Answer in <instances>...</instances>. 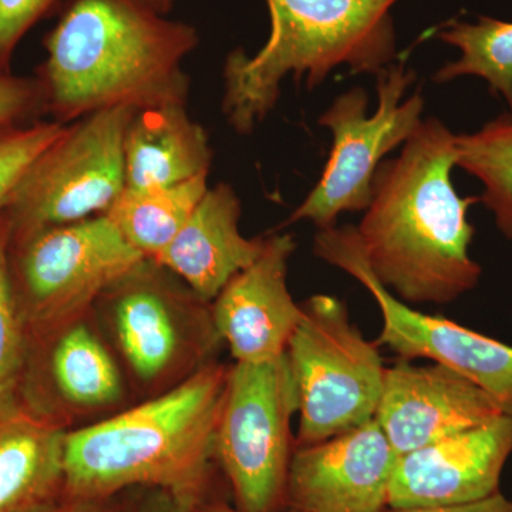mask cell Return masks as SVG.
Wrapping results in <instances>:
<instances>
[{
  "mask_svg": "<svg viewBox=\"0 0 512 512\" xmlns=\"http://www.w3.org/2000/svg\"><path fill=\"white\" fill-rule=\"evenodd\" d=\"M66 433L22 397L0 404V512H23L62 493Z\"/></svg>",
  "mask_w": 512,
  "mask_h": 512,
  "instance_id": "obj_18",
  "label": "cell"
},
{
  "mask_svg": "<svg viewBox=\"0 0 512 512\" xmlns=\"http://www.w3.org/2000/svg\"><path fill=\"white\" fill-rule=\"evenodd\" d=\"M229 367L212 362L165 392L67 430L63 493L110 500L131 488L205 498Z\"/></svg>",
  "mask_w": 512,
  "mask_h": 512,
  "instance_id": "obj_3",
  "label": "cell"
},
{
  "mask_svg": "<svg viewBox=\"0 0 512 512\" xmlns=\"http://www.w3.org/2000/svg\"><path fill=\"white\" fill-rule=\"evenodd\" d=\"M384 512H512V500L503 493L491 495L473 503L439 505V507L389 508Z\"/></svg>",
  "mask_w": 512,
  "mask_h": 512,
  "instance_id": "obj_29",
  "label": "cell"
},
{
  "mask_svg": "<svg viewBox=\"0 0 512 512\" xmlns=\"http://www.w3.org/2000/svg\"><path fill=\"white\" fill-rule=\"evenodd\" d=\"M286 356L299 400L296 447L332 439L375 419L382 397L380 346L350 319L348 306L330 295L301 303Z\"/></svg>",
  "mask_w": 512,
  "mask_h": 512,
  "instance_id": "obj_6",
  "label": "cell"
},
{
  "mask_svg": "<svg viewBox=\"0 0 512 512\" xmlns=\"http://www.w3.org/2000/svg\"><path fill=\"white\" fill-rule=\"evenodd\" d=\"M457 167L483 185L478 202L512 241V113L500 114L473 133L457 134Z\"/></svg>",
  "mask_w": 512,
  "mask_h": 512,
  "instance_id": "obj_22",
  "label": "cell"
},
{
  "mask_svg": "<svg viewBox=\"0 0 512 512\" xmlns=\"http://www.w3.org/2000/svg\"><path fill=\"white\" fill-rule=\"evenodd\" d=\"M92 312L121 367L150 396L210 365L224 343L211 302L151 258L117 279Z\"/></svg>",
  "mask_w": 512,
  "mask_h": 512,
  "instance_id": "obj_5",
  "label": "cell"
},
{
  "mask_svg": "<svg viewBox=\"0 0 512 512\" xmlns=\"http://www.w3.org/2000/svg\"><path fill=\"white\" fill-rule=\"evenodd\" d=\"M298 410V389L286 353L271 362L229 367L214 456L238 510L278 512L284 507L296 448L292 419Z\"/></svg>",
  "mask_w": 512,
  "mask_h": 512,
  "instance_id": "obj_8",
  "label": "cell"
},
{
  "mask_svg": "<svg viewBox=\"0 0 512 512\" xmlns=\"http://www.w3.org/2000/svg\"><path fill=\"white\" fill-rule=\"evenodd\" d=\"M45 113L39 80L0 72V130L36 121Z\"/></svg>",
  "mask_w": 512,
  "mask_h": 512,
  "instance_id": "obj_26",
  "label": "cell"
},
{
  "mask_svg": "<svg viewBox=\"0 0 512 512\" xmlns=\"http://www.w3.org/2000/svg\"><path fill=\"white\" fill-rule=\"evenodd\" d=\"M210 137L185 106L138 110L124 137L126 188L170 187L210 174Z\"/></svg>",
  "mask_w": 512,
  "mask_h": 512,
  "instance_id": "obj_19",
  "label": "cell"
},
{
  "mask_svg": "<svg viewBox=\"0 0 512 512\" xmlns=\"http://www.w3.org/2000/svg\"><path fill=\"white\" fill-rule=\"evenodd\" d=\"M67 124L33 121L0 130V212L18 187L30 165L46 150Z\"/></svg>",
  "mask_w": 512,
  "mask_h": 512,
  "instance_id": "obj_24",
  "label": "cell"
},
{
  "mask_svg": "<svg viewBox=\"0 0 512 512\" xmlns=\"http://www.w3.org/2000/svg\"><path fill=\"white\" fill-rule=\"evenodd\" d=\"M197 29L137 0H66L43 40L39 69L45 114L70 124L100 110L185 106L184 60Z\"/></svg>",
  "mask_w": 512,
  "mask_h": 512,
  "instance_id": "obj_2",
  "label": "cell"
},
{
  "mask_svg": "<svg viewBox=\"0 0 512 512\" xmlns=\"http://www.w3.org/2000/svg\"><path fill=\"white\" fill-rule=\"evenodd\" d=\"M136 500L121 504L123 512H192L195 505L160 490H147Z\"/></svg>",
  "mask_w": 512,
  "mask_h": 512,
  "instance_id": "obj_28",
  "label": "cell"
},
{
  "mask_svg": "<svg viewBox=\"0 0 512 512\" xmlns=\"http://www.w3.org/2000/svg\"><path fill=\"white\" fill-rule=\"evenodd\" d=\"M507 413L510 404L454 370L400 357L386 369L375 420L400 457Z\"/></svg>",
  "mask_w": 512,
  "mask_h": 512,
  "instance_id": "obj_13",
  "label": "cell"
},
{
  "mask_svg": "<svg viewBox=\"0 0 512 512\" xmlns=\"http://www.w3.org/2000/svg\"><path fill=\"white\" fill-rule=\"evenodd\" d=\"M456 136L439 119L423 120L400 156L377 168L356 227L373 274L407 305L457 301L483 276L470 252L478 197H460L451 180Z\"/></svg>",
  "mask_w": 512,
  "mask_h": 512,
  "instance_id": "obj_1",
  "label": "cell"
},
{
  "mask_svg": "<svg viewBox=\"0 0 512 512\" xmlns=\"http://www.w3.org/2000/svg\"><path fill=\"white\" fill-rule=\"evenodd\" d=\"M192 512H245L238 510L235 505L228 504L227 501L222 500H204L201 503L195 505L194 510ZM295 512V511H291Z\"/></svg>",
  "mask_w": 512,
  "mask_h": 512,
  "instance_id": "obj_30",
  "label": "cell"
},
{
  "mask_svg": "<svg viewBox=\"0 0 512 512\" xmlns=\"http://www.w3.org/2000/svg\"><path fill=\"white\" fill-rule=\"evenodd\" d=\"M66 0H0V72H12L20 40Z\"/></svg>",
  "mask_w": 512,
  "mask_h": 512,
  "instance_id": "obj_25",
  "label": "cell"
},
{
  "mask_svg": "<svg viewBox=\"0 0 512 512\" xmlns=\"http://www.w3.org/2000/svg\"><path fill=\"white\" fill-rule=\"evenodd\" d=\"M23 512H123V508L114 498L90 500V498L73 497L62 491L56 497Z\"/></svg>",
  "mask_w": 512,
  "mask_h": 512,
  "instance_id": "obj_27",
  "label": "cell"
},
{
  "mask_svg": "<svg viewBox=\"0 0 512 512\" xmlns=\"http://www.w3.org/2000/svg\"><path fill=\"white\" fill-rule=\"evenodd\" d=\"M137 2L148 9L154 10V12L160 13V15L167 16L173 9L175 0H137Z\"/></svg>",
  "mask_w": 512,
  "mask_h": 512,
  "instance_id": "obj_31",
  "label": "cell"
},
{
  "mask_svg": "<svg viewBox=\"0 0 512 512\" xmlns=\"http://www.w3.org/2000/svg\"><path fill=\"white\" fill-rule=\"evenodd\" d=\"M12 227L5 211L0 212V404L20 397L26 363L29 335L20 315L12 278L9 252Z\"/></svg>",
  "mask_w": 512,
  "mask_h": 512,
  "instance_id": "obj_23",
  "label": "cell"
},
{
  "mask_svg": "<svg viewBox=\"0 0 512 512\" xmlns=\"http://www.w3.org/2000/svg\"><path fill=\"white\" fill-rule=\"evenodd\" d=\"M136 110H100L64 127L6 205L12 239L107 214L126 188L124 137Z\"/></svg>",
  "mask_w": 512,
  "mask_h": 512,
  "instance_id": "obj_10",
  "label": "cell"
},
{
  "mask_svg": "<svg viewBox=\"0 0 512 512\" xmlns=\"http://www.w3.org/2000/svg\"><path fill=\"white\" fill-rule=\"evenodd\" d=\"M292 235L265 238L258 259L235 276L211 303L212 318L235 363L271 362L285 355L302 308L288 288Z\"/></svg>",
  "mask_w": 512,
  "mask_h": 512,
  "instance_id": "obj_15",
  "label": "cell"
},
{
  "mask_svg": "<svg viewBox=\"0 0 512 512\" xmlns=\"http://www.w3.org/2000/svg\"><path fill=\"white\" fill-rule=\"evenodd\" d=\"M143 258L107 215L12 239L10 278L29 339L89 315Z\"/></svg>",
  "mask_w": 512,
  "mask_h": 512,
  "instance_id": "obj_7",
  "label": "cell"
},
{
  "mask_svg": "<svg viewBox=\"0 0 512 512\" xmlns=\"http://www.w3.org/2000/svg\"><path fill=\"white\" fill-rule=\"evenodd\" d=\"M437 37L457 47L460 57L444 64L434 74V82L478 77L512 113V22L491 16H478L476 22L453 20L439 30Z\"/></svg>",
  "mask_w": 512,
  "mask_h": 512,
  "instance_id": "obj_21",
  "label": "cell"
},
{
  "mask_svg": "<svg viewBox=\"0 0 512 512\" xmlns=\"http://www.w3.org/2000/svg\"><path fill=\"white\" fill-rule=\"evenodd\" d=\"M511 500H512V498H511Z\"/></svg>",
  "mask_w": 512,
  "mask_h": 512,
  "instance_id": "obj_32",
  "label": "cell"
},
{
  "mask_svg": "<svg viewBox=\"0 0 512 512\" xmlns=\"http://www.w3.org/2000/svg\"><path fill=\"white\" fill-rule=\"evenodd\" d=\"M397 458L375 419L322 443L296 447L285 505L295 512L389 510Z\"/></svg>",
  "mask_w": 512,
  "mask_h": 512,
  "instance_id": "obj_12",
  "label": "cell"
},
{
  "mask_svg": "<svg viewBox=\"0 0 512 512\" xmlns=\"http://www.w3.org/2000/svg\"><path fill=\"white\" fill-rule=\"evenodd\" d=\"M208 175L170 187L124 188L107 211L128 244L146 258H157L190 220L208 191Z\"/></svg>",
  "mask_w": 512,
  "mask_h": 512,
  "instance_id": "obj_20",
  "label": "cell"
},
{
  "mask_svg": "<svg viewBox=\"0 0 512 512\" xmlns=\"http://www.w3.org/2000/svg\"><path fill=\"white\" fill-rule=\"evenodd\" d=\"M376 79L379 106L372 116L367 114L369 96L360 87L340 94L320 116L319 126L332 133V151L318 184L286 224L311 221L318 229H328L336 227L343 212L365 211L383 158L404 146L423 123V94L404 100L416 79L414 70L403 62L390 63Z\"/></svg>",
  "mask_w": 512,
  "mask_h": 512,
  "instance_id": "obj_9",
  "label": "cell"
},
{
  "mask_svg": "<svg viewBox=\"0 0 512 512\" xmlns=\"http://www.w3.org/2000/svg\"><path fill=\"white\" fill-rule=\"evenodd\" d=\"M241 201L227 183L208 188L190 220L154 261L211 302L254 264L265 238H247L239 229Z\"/></svg>",
  "mask_w": 512,
  "mask_h": 512,
  "instance_id": "obj_17",
  "label": "cell"
},
{
  "mask_svg": "<svg viewBox=\"0 0 512 512\" xmlns=\"http://www.w3.org/2000/svg\"><path fill=\"white\" fill-rule=\"evenodd\" d=\"M399 0H266L271 32L262 49L242 47L225 59L222 113L248 136L275 109L281 83L292 76L309 90L332 70L376 74L397 57L393 6Z\"/></svg>",
  "mask_w": 512,
  "mask_h": 512,
  "instance_id": "obj_4",
  "label": "cell"
},
{
  "mask_svg": "<svg viewBox=\"0 0 512 512\" xmlns=\"http://www.w3.org/2000/svg\"><path fill=\"white\" fill-rule=\"evenodd\" d=\"M30 340L42 352L45 387L22 399L36 412L66 427L67 420L119 410L126 402L123 367L93 312Z\"/></svg>",
  "mask_w": 512,
  "mask_h": 512,
  "instance_id": "obj_16",
  "label": "cell"
},
{
  "mask_svg": "<svg viewBox=\"0 0 512 512\" xmlns=\"http://www.w3.org/2000/svg\"><path fill=\"white\" fill-rule=\"evenodd\" d=\"M512 456V413L397 458L389 508L473 503L500 493Z\"/></svg>",
  "mask_w": 512,
  "mask_h": 512,
  "instance_id": "obj_14",
  "label": "cell"
},
{
  "mask_svg": "<svg viewBox=\"0 0 512 512\" xmlns=\"http://www.w3.org/2000/svg\"><path fill=\"white\" fill-rule=\"evenodd\" d=\"M313 252L355 278L375 299L382 315L377 345L402 359H427L454 370L495 399L512 406V346L453 320L416 311L373 274L356 227L320 229Z\"/></svg>",
  "mask_w": 512,
  "mask_h": 512,
  "instance_id": "obj_11",
  "label": "cell"
}]
</instances>
